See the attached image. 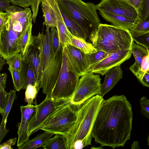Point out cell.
<instances>
[{"instance_id":"6da1fadb","label":"cell","mask_w":149,"mask_h":149,"mask_svg":"<svg viewBox=\"0 0 149 149\" xmlns=\"http://www.w3.org/2000/svg\"><path fill=\"white\" fill-rule=\"evenodd\" d=\"M133 116L131 104L125 95L104 99L92 130L95 142L113 149L123 147L130 138Z\"/></svg>"},{"instance_id":"7a4b0ae2","label":"cell","mask_w":149,"mask_h":149,"mask_svg":"<svg viewBox=\"0 0 149 149\" xmlns=\"http://www.w3.org/2000/svg\"><path fill=\"white\" fill-rule=\"evenodd\" d=\"M103 97L96 95L78 108L77 121L65 137L68 149H81L91 145L93 127Z\"/></svg>"},{"instance_id":"3957f363","label":"cell","mask_w":149,"mask_h":149,"mask_svg":"<svg viewBox=\"0 0 149 149\" xmlns=\"http://www.w3.org/2000/svg\"><path fill=\"white\" fill-rule=\"evenodd\" d=\"M6 12L8 19L0 34V55L5 60L20 53L22 35L29 22L32 20L30 8L23 9L13 5Z\"/></svg>"},{"instance_id":"277c9868","label":"cell","mask_w":149,"mask_h":149,"mask_svg":"<svg viewBox=\"0 0 149 149\" xmlns=\"http://www.w3.org/2000/svg\"><path fill=\"white\" fill-rule=\"evenodd\" d=\"M45 33L39 32L33 36V42L40 52L43 73L40 81V88L43 93L50 95L56 82L61 67L63 48L61 47L57 55L52 53L49 37L50 31L46 26Z\"/></svg>"},{"instance_id":"5b68a950","label":"cell","mask_w":149,"mask_h":149,"mask_svg":"<svg viewBox=\"0 0 149 149\" xmlns=\"http://www.w3.org/2000/svg\"><path fill=\"white\" fill-rule=\"evenodd\" d=\"M89 38L97 51L112 53L131 49L133 41L130 30L113 25L100 23Z\"/></svg>"},{"instance_id":"8992f818","label":"cell","mask_w":149,"mask_h":149,"mask_svg":"<svg viewBox=\"0 0 149 149\" xmlns=\"http://www.w3.org/2000/svg\"><path fill=\"white\" fill-rule=\"evenodd\" d=\"M59 9L78 24L89 38L100 24L96 5L82 0H56Z\"/></svg>"},{"instance_id":"52a82bcc","label":"cell","mask_w":149,"mask_h":149,"mask_svg":"<svg viewBox=\"0 0 149 149\" xmlns=\"http://www.w3.org/2000/svg\"><path fill=\"white\" fill-rule=\"evenodd\" d=\"M70 100L57 106L39 128V130H41L65 137L77 120V106L72 104Z\"/></svg>"},{"instance_id":"ba28073f","label":"cell","mask_w":149,"mask_h":149,"mask_svg":"<svg viewBox=\"0 0 149 149\" xmlns=\"http://www.w3.org/2000/svg\"><path fill=\"white\" fill-rule=\"evenodd\" d=\"M79 77L69 65L63 48L61 67L50 96L57 100H70Z\"/></svg>"},{"instance_id":"9c48e42d","label":"cell","mask_w":149,"mask_h":149,"mask_svg":"<svg viewBox=\"0 0 149 149\" xmlns=\"http://www.w3.org/2000/svg\"><path fill=\"white\" fill-rule=\"evenodd\" d=\"M81 77L70 100L72 104L78 107L93 96L100 95L102 84L99 75L89 72Z\"/></svg>"},{"instance_id":"30bf717a","label":"cell","mask_w":149,"mask_h":149,"mask_svg":"<svg viewBox=\"0 0 149 149\" xmlns=\"http://www.w3.org/2000/svg\"><path fill=\"white\" fill-rule=\"evenodd\" d=\"M70 100H57L50 95H46L44 100L38 105L36 104V110L34 116L29 121L27 131L30 136L39 131V128L45 123L50 115L58 105Z\"/></svg>"},{"instance_id":"8fae6325","label":"cell","mask_w":149,"mask_h":149,"mask_svg":"<svg viewBox=\"0 0 149 149\" xmlns=\"http://www.w3.org/2000/svg\"><path fill=\"white\" fill-rule=\"evenodd\" d=\"M96 6L97 9L100 11L137 19V11L126 0H101L100 2Z\"/></svg>"},{"instance_id":"7c38bea8","label":"cell","mask_w":149,"mask_h":149,"mask_svg":"<svg viewBox=\"0 0 149 149\" xmlns=\"http://www.w3.org/2000/svg\"><path fill=\"white\" fill-rule=\"evenodd\" d=\"M63 48L69 65L76 74L80 77L89 72L86 54L70 45Z\"/></svg>"},{"instance_id":"4fadbf2b","label":"cell","mask_w":149,"mask_h":149,"mask_svg":"<svg viewBox=\"0 0 149 149\" xmlns=\"http://www.w3.org/2000/svg\"><path fill=\"white\" fill-rule=\"evenodd\" d=\"M131 49L122 50L112 53L99 63L90 71L102 76L109 70L120 65L130 58L132 56Z\"/></svg>"},{"instance_id":"5bb4252c","label":"cell","mask_w":149,"mask_h":149,"mask_svg":"<svg viewBox=\"0 0 149 149\" xmlns=\"http://www.w3.org/2000/svg\"><path fill=\"white\" fill-rule=\"evenodd\" d=\"M21 56L22 58L27 61L30 64L35 75L37 85L40 89L43 73L41 54L40 49L33 40L25 54Z\"/></svg>"},{"instance_id":"9a60e30c","label":"cell","mask_w":149,"mask_h":149,"mask_svg":"<svg viewBox=\"0 0 149 149\" xmlns=\"http://www.w3.org/2000/svg\"><path fill=\"white\" fill-rule=\"evenodd\" d=\"M21 113V122L19 123L17 126L18 130V139L17 141V147L22 145L29 139V137L27 133L29 123L36 113V104L21 106L20 107Z\"/></svg>"},{"instance_id":"2e32d148","label":"cell","mask_w":149,"mask_h":149,"mask_svg":"<svg viewBox=\"0 0 149 149\" xmlns=\"http://www.w3.org/2000/svg\"><path fill=\"white\" fill-rule=\"evenodd\" d=\"M55 12L57 26L59 39L63 48L71 45L72 35L69 32L64 22L58 7L56 0H49Z\"/></svg>"},{"instance_id":"e0dca14e","label":"cell","mask_w":149,"mask_h":149,"mask_svg":"<svg viewBox=\"0 0 149 149\" xmlns=\"http://www.w3.org/2000/svg\"><path fill=\"white\" fill-rule=\"evenodd\" d=\"M105 74L103 83L102 84L100 95L103 97L109 92L123 78V71L120 65L116 66L109 70Z\"/></svg>"},{"instance_id":"ac0fdd59","label":"cell","mask_w":149,"mask_h":149,"mask_svg":"<svg viewBox=\"0 0 149 149\" xmlns=\"http://www.w3.org/2000/svg\"><path fill=\"white\" fill-rule=\"evenodd\" d=\"M103 18L113 25L129 30H131L135 26L137 19H135L125 16L107 12L99 11Z\"/></svg>"},{"instance_id":"d6986e66","label":"cell","mask_w":149,"mask_h":149,"mask_svg":"<svg viewBox=\"0 0 149 149\" xmlns=\"http://www.w3.org/2000/svg\"><path fill=\"white\" fill-rule=\"evenodd\" d=\"M54 134L47 132L39 134L33 139H29L22 145L18 147V149H35L42 147Z\"/></svg>"},{"instance_id":"ffe728a7","label":"cell","mask_w":149,"mask_h":149,"mask_svg":"<svg viewBox=\"0 0 149 149\" xmlns=\"http://www.w3.org/2000/svg\"><path fill=\"white\" fill-rule=\"evenodd\" d=\"M16 91L11 90L9 93V96L4 112L2 115L3 117L0 125V143L8 132V129L6 128L8 116L12 107L15 100L17 98Z\"/></svg>"},{"instance_id":"44dd1931","label":"cell","mask_w":149,"mask_h":149,"mask_svg":"<svg viewBox=\"0 0 149 149\" xmlns=\"http://www.w3.org/2000/svg\"><path fill=\"white\" fill-rule=\"evenodd\" d=\"M22 62L21 69L20 72L24 83L22 89H26L28 85H34L37 84L34 72L29 63L27 61L22 58Z\"/></svg>"},{"instance_id":"7402d4cb","label":"cell","mask_w":149,"mask_h":149,"mask_svg":"<svg viewBox=\"0 0 149 149\" xmlns=\"http://www.w3.org/2000/svg\"><path fill=\"white\" fill-rule=\"evenodd\" d=\"M59 10L64 23L69 32L73 35L86 40L87 38V36L81 27L61 10Z\"/></svg>"},{"instance_id":"603a6c76","label":"cell","mask_w":149,"mask_h":149,"mask_svg":"<svg viewBox=\"0 0 149 149\" xmlns=\"http://www.w3.org/2000/svg\"><path fill=\"white\" fill-rule=\"evenodd\" d=\"M71 45L80 50L86 54H90L97 50L92 43L87 42L86 40L72 35L71 39Z\"/></svg>"},{"instance_id":"cb8c5ba5","label":"cell","mask_w":149,"mask_h":149,"mask_svg":"<svg viewBox=\"0 0 149 149\" xmlns=\"http://www.w3.org/2000/svg\"><path fill=\"white\" fill-rule=\"evenodd\" d=\"M44 149H68L66 139L62 135L55 134L42 147Z\"/></svg>"},{"instance_id":"d4e9b609","label":"cell","mask_w":149,"mask_h":149,"mask_svg":"<svg viewBox=\"0 0 149 149\" xmlns=\"http://www.w3.org/2000/svg\"><path fill=\"white\" fill-rule=\"evenodd\" d=\"M32 20H31L24 31L21 38L20 44V54L23 55L28 47L32 43L33 36L32 35Z\"/></svg>"},{"instance_id":"484cf974","label":"cell","mask_w":149,"mask_h":149,"mask_svg":"<svg viewBox=\"0 0 149 149\" xmlns=\"http://www.w3.org/2000/svg\"><path fill=\"white\" fill-rule=\"evenodd\" d=\"M7 74L6 73H1L0 76V113L3 114L9 96V93L5 91L7 79Z\"/></svg>"},{"instance_id":"4316f807","label":"cell","mask_w":149,"mask_h":149,"mask_svg":"<svg viewBox=\"0 0 149 149\" xmlns=\"http://www.w3.org/2000/svg\"><path fill=\"white\" fill-rule=\"evenodd\" d=\"M132 54L134 57L137 65L140 68L143 58L149 54V50L138 44H136L133 41L131 45Z\"/></svg>"},{"instance_id":"83f0119b","label":"cell","mask_w":149,"mask_h":149,"mask_svg":"<svg viewBox=\"0 0 149 149\" xmlns=\"http://www.w3.org/2000/svg\"><path fill=\"white\" fill-rule=\"evenodd\" d=\"M110 53L102 51H97L90 54H86L89 72L101 60L107 57Z\"/></svg>"},{"instance_id":"f1b7e54d","label":"cell","mask_w":149,"mask_h":149,"mask_svg":"<svg viewBox=\"0 0 149 149\" xmlns=\"http://www.w3.org/2000/svg\"><path fill=\"white\" fill-rule=\"evenodd\" d=\"M149 32V19L145 20L138 19L135 26L130 32L132 37L138 36Z\"/></svg>"},{"instance_id":"f546056e","label":"cell","mask_w":149,"mask_h":149,"mask_svg":"<svg viewBox=\"0 0 149 149\" xmlns=\"http://www.w3.org/2000/svg\"><path fill=\"white\" fill-rule=\"evenodd\" d=\"M49 37L52 53L54 56H56L62 47L56 28H51Z\"/></svg>"},{"instance_id":"4dcf8cb0","label":"cell","mask_w":149,"mask_h":149,"mask_svg":"<svg viewBox=\"0 0 149 149\" xmlns=\"http://www.w3.org/2000/svg\"><path fill=\"white\" fill-rule=\"evenodd\" d=\"M39 89L36 84L34 85L29 84L27 86L25 92L24 100L28 103L27 104L31 105L33 103Z\"/></svg>"},{"instance_id":"1f68e13d","label":"cell","mask_w":149,"mask_h":149,"mask_svg":"<svg viewBox=\"0 0 149 149\" xmlns=\"http://www.w3.org/2000/svg\"><path fill=\"white\" fill-rule=\"evenodd\" d=\"M8 69L10 71L13 79V86L15 90L19 92L22 89L24 83L20 72L14 69L9 68Z\"/></svg>"},{"instance_id":"d6a6232c","label":"cell","mask_w":149,"mask_h":149,"mask_svg":"<svg viewBox=\"0 0 149 149\" xmlns=\"http://www.w3.org/2000/svg\"><path fill=\"white\" fill-rule=\"evenodd\" d=\"M6 60V63L9 65L8 68L20 71L22 62V58L20 54L18 53L13 55Z\"/></svg>"},{"instance_id":"836d02e7","label":"cell","mask_w":149,"mask_h":149,"mask_svg":"<svg viewBox=\"0 0 149 149\" xmlns=\"http://www.w3.org/2000/svg\"><path fill=\"white\" fill-rule=\"evenodd\" d=\"M137 13L138 19H149V0H143Z\"/></svg>"},{"instance_id":"e575fe53","label":"cell","mask_w":149,"mask_h":149,"mask_svg":"<svg viewBox=\"0 0 149 149\" xmlns=\"http://www.w3.org/2000/svg\"><path fill=\"white\" fill-rule=\"evenodd\" d=\"M133 41L145 48H149V32L138 36L132 37Z\"/></svg>"},{"instance_id":"d590c367","label":"cell","mask_w":149,"mask_h":149,"mask_svg":"<svg viewBox=\"0 0 149 149\" xmlns=\"http://www.w3.org/2000/svg\"><path fill=\"white\" fill-rule=\"evenodd\" d=\"M140 112L146 118L149 119V100L146 96H143L139 100Z\"/></svg>"},{"instance_id":"8d00e7d4","label":"cell","mask_w":149,"mask_h":149,"mask_svg":"<svg viewBox=\"0 0 149 149\" xmlns=\"http://www.w3.org/2000/svg\"><path fill=\"white\" fill-rule=\"evenodd\" d=\"M129 69L141 83L146 72L142 70L135 62L130 66Z\"/></svg>"},{"instance_id":"74e56055","label":"cell","mask_w":149,"mask_h":149,"mask_svg":"<svg viewBox=\"0 0 149 149\" xmlns=\"http://www.w3.org/2000/svg\"><path fill=\"white\" fill-rule=\"evenodd\" d=\"M8 19L7 12L0 11V34L4 29Z\"/></svg>"},{"instance_id":"f35d334b","label":"cell","mask_w":149,"mask_h":149,"mask_svg":"<svg viewBox=\"0 0 149 149\" xmlns=\"http://www.w3.org/2000/svg\"><path fill=\"white\" fill-rule=\"evenodd\" d=\"M17 140L16 138L10 139L6 142L0 144V149H12V146L15 145Z\"/></svg>"},{"instance_id":"ab89813d","label":"cell","mask_w":149,"mask_h":149,"mask_svg":"<svg viewBox=\"0 0 149 149\" xmlns=\"http://www.w3.org/2000/svg\"><path fill=\"white\" fill-rule=\"evenodd\" d=\"M140 68L145 72H149V54L143 58L141 65Z\"/></svg>"},{"instance_id":"60d3db41","label":"cell","mask_w":149,"mask_h":149,"mask_svg":"<svg viewBox=\"0 0 149 149\" xmlns=\"http://www.w3.org/2000/svg\"><path fill=\"white\" fill-rule=\"evenodd\" d=\"M9 0H0V11H6L10 6Z\"/></svg>"},{"instance_id":"b9f144b4","label":"cell","mask_w":149,"mask_h":149,"mask_svg":"<svg viewBox=\"0 0 149 149\" xmlns=\"http://www.w3.org/2000/svg\"><path fill=\"white\" fill-rule=\"evenodd\" d=\"M143 1V0H127V1L137 12Z\"/></svg>"},{"instance_id":"7bdbcfd3","label":"cell","mask_w":149,"mask_h":149,"mask_svg":"<svg viewBox=\"0 0 149 149\" xmlns=\"http://www.w3.org/2000/svg\"><path fill=\"white\" fill-rule=\"evenodd\" d=\"M18 6H19L26 8L31 5L32 0H17Z\"/></svg>"},{"instance_id":"ee69618b","label":"cell","mask_w":149,"mask_h":149,"mask_svg":"<svg viewBox=\"0 0 149 149\" xmlns=\"http://www.w3.org/2000/svg\"><path fill=\"white\" fill-rule=\"evenodd\" d=\"M6 62L5 60L0 55V72L2 69L3 65L5 64Z\"/></svg>"},{"instance_id":"f6af8a7d","label":"cell","mask_w":149,"mask_h":149,"mask_svg":"<svg viewBox=\"0 0 149 149\" xmlns=\"http://www.w3.org/2000/svg\"><path fill=\"white\" fill-rule=\"evenodd\" d=\"M131 148L132 149L140 148L138 141H134L131 145Z\"/></svg>"},{"instance_id":"bcb514c9","label":"cell","mask_w":149,"mask_h":149,"mask_svg":"<svg viewBox=\"0 0 149 149\" xmlns=\"http://www.w3.org/2000/svg\"><path fill=\"white\" fill-rule=\"evenodd\" d=\"M13 5L18 6L17 0H9Z\"/></svg>"},{"instance_id":"7dc6e473","label":"cell","mask_w":149,"mask_h":149,"mask_svg":"<svg viewBox=\"0 0 149 149\" xmlns=\"http://www.w3.org/2000/svg\"><path fill=\"white\" fill-rule=\"evenodd\" d=\"M125 0L127 1V0Z\"/></svg>"},{"instance_id":"c3c4849f","label":"cell","mask_w":149,"mask_h":149,"mask_svg":"<svg viewBox=\"0 0 149 149\" xmlns=\"http://www.w3.org/2000/svg\"><path fill=\"white\" fill-rule=\"evenodd\" d=\"M0 74H1V73H0Z\"/></svg>"}]
</instances>
